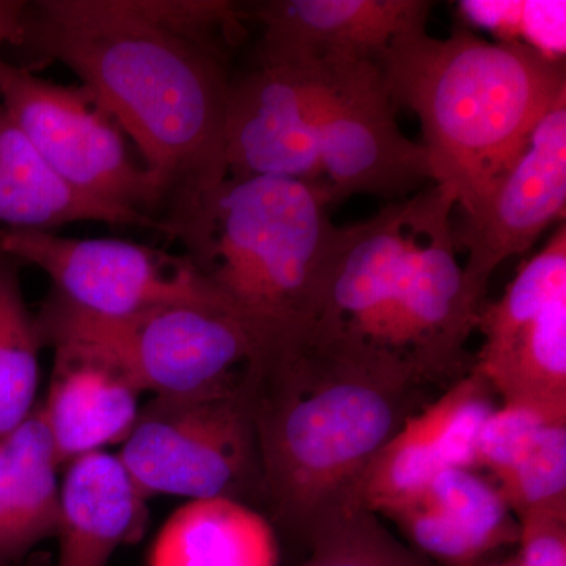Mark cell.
<instances>
[{
    "mask_svg": "<svg viewBox=\"0 0 566 566\" xmlns=\"http://www.w3.org/2000/svg\"><path fill=\"white\" fill-rule=\"evenodd\" d=\"M245 18L229 0H35L13 48L32 73L69 66L132 137L161 188L169 237L229 177L230 55Z\"/></svg>",
    "mask_w": 566,
    "mask_h": 566,
    "instance_id": "1",
    "label": "cell"
},
{
    "mask_svg": "<svg viewBox=\"0 0 566 566\" xmlns=\"http://www.w3.org/2000/svg\"><path fill=\"white\" fill-rule=\"evenodd\" d=\"M420 387L389 354L316 329L297 348L249 364L243 390L271 524L305 543L331 517L359 509L365 472L417 412Z\"/></svg>",
    "mask_w": 566,
    "mask_h": 566,
    "instance_id": "2",
    "label": "cell"
},
{
    "mask_svg": "<svg viewBox=\"0 0 566 566\" xmlns=\"http://www.w3.org/2000/svg\"><path fill=\"white\" fill-rule=\"evenodd\" d=\"M395 107L419 117L436 186L471 216L512 166L546 112L566 96L565 62L455 28L401 33L379 59Z\"/></svg>",
    "mask_w": 566,
    "mask_h": 566,
    "instance_id": "3",
    "label": "cell"
},
{
    "mask_svg": "<svg viewBox=\"0 0 566 566\" xmlns=\"http://www.w3.org/2000/svg\"><path fill=\"white\" fill-rule=\"evenodd\" d=\"M326 188L289 178H230L170 238L252 345L251 363L297 348L326 305L338 227Z\"/></svg>",
    "mask_w": 566,
    "mask_h": 566,
    "instance_id": "4",
    "label": "cell"
},
{
    "mask_svg": "<svg viewBox=\"0 0 566 566\" xmlns=\"http://www.w3.org/2000/svg\"><path fill=\"white\" fill-rule=\"evenodd\" d=\"M36 316L51 348L93 354L123 371L140 392L180 397L241 385L252 345L221 308L172 304L126 316H98L48 294Z\"/></svg>",
    "mask_w": 566,
    "mask_h": 566,
    "instance_id": "5",
    "label": "cell"
},
{
    "mask_svg": "<svg viewBox=\"0 0 566 566\" xmlns=\"http://www.w3.org/2000/svg\"><path fill=\"white\" fill-rule=\"evenodd\" d=\"M117 457L147 499L170 494L264 504L243 381L212 392L153 398L140 408Z\"/></svg>",
    "mask_w": 566,
    "mask_h": 566,
    "instance_id": "6",
    "label": "cell"
},
{
    "mask_svg": "<svg viewBox=\"0 0 566 566\" xmlns=\"http://www.w3.org/2000/svg\"><path fill=\"white\" fill-rule=\"evenodd\" d=\"M0 104L76 191L166 227L161 188L133 158L126 134L85 85L55 84L2 61Z\"/></svg>",
    "mask_w": 566,
    "mask_h": 566,
    "instance_id": "7",
    "label": "cell"
},
{
    "mask_svg": "<svg viewBox=\"0 0 566 566\" xmlns=\"http://www.w3.org/2000/svg\"><path fill=\"white\" fill-rule=\"evenodd\" d=\"M453 211L455 202L439 186L419 193L408 260L364 340L392 356L422 386L461 367L465 340L483 307L465 292L452 237Z\"/></svg>",
    "mask_w": 566,
    "mask_h": 566,
    "instance_id": "8",
    "label": "cell"
},
{
    "mask_svg": "<svg viewBox=\"0 0 566 566\" xmlns=\"http://www.w3.org/2000/svg\"><path fill=\"white\" fill-rule=\"evenodd\" d=\"M315 63L314 122L331 203L359 193L400 199L433 180L423 145L398 126L378 63Z\"/></svg>",
    "mask_w": 566,
    "mask_h": 566,
    "instance_id": "9",
    "label": "cell"
},
{
    "mask_svg": "<svg viewBox=\"0 0 566 566\" xmlns=\"http://www.w3.org/2000/svg\"><path fill=\"white\" fill-rule=\"evenodd\" d=\"M0 251L40 268L51 279L52 296L85 314L126 316L172 304L227 312L185 253L51 232H0Z\"/></svg>",
    "mask_w": 566,
    "mask_h": 566,
    "instance_id": "10",
    "label": "cell"
},
{
    "mask_svg": "<svg viewBox=\"0 0 566 566\" xmlns=\"http://www.w3.org/2000/svg\"><path fill=\"white\" fill-rule=\"evenodd\" d=\"M566 207V96L538 122L526 147L494 182L479 210L452 219L457 251L468 252L465 292L483 304L488 282L510 256L532 248Z\"/></svg>",
    "mask_w": 566,
    "mask_h": 566,
    "instance_id": "11",
    "label": "cell"
},
{
    "mask_svg": "<svg viewBox=\"0 0 566 566\" xmlns=\"http://www.w3.org/2000/svg\"><path fill=\"white\" fill-rule=\"evenodd\" d=\"M315 81L314 62L255 65L233 77L226 117L230 178H289L324 188Z\"/></svg>",
    "mask_w": 566,
    "mask_h": 566,
    "instance_id": "12",
    "label": "cell"
},
{
    "mask_svg": "<svg viewBox=\"0 0 566 566\" xmlns=\"http://www.w3.org/2000/svg\"><path fill=\"white\" fill-rule=\"evenodd\" d=\"M427 0H264L245 7L262 25L255 65L379 62L401 33L428 24Z\"/></svg>",
    "mask_w": 566,
    "mask_h": 566,
    "instance_id": "13",
    "label": "cell"
},
{
    "mask_svg": "<svg viewBox=\"0 0 566 566\" xmlns=\"http://www.w3.org/2000/svg\"><path fill=\"white\" fill-rule=\"evenodd\" d=\"M419 196L338 227L326 305L316 329L364 342L392 296L415 240Z\"/></svg>",
    "mask_w": 566,
    "mask_h": 566,
    "instance_id": "14",
    "label": "cell"
},
{
    "mask_svg": "<svg viewBox=\"0 0 566 566\" xmlns=\"http://www.w3.org/2000/svg\"><path fill=\"white\" fill-rule=\"evenodd\" d=\"M54 349L50 389L41 405L59 468L125 441L139 417V387L107 360Z\"/></svg>",
    "mask_w": 566,
    "mask_h": 566,
    "instance_id": "15",
    "label": "cell"
},
{
    "mask_svg": "<svg viewBox=\"0 0 566 566\" xmlns=\"http://www.w3.org/2000/svg\"><path fill=\"white\" fill-rule=\"evenodd\" d=\"M63 469L55 566H107L117 547L144 532L148 499L120 458L104 450Z\"/></svg>",
    "mask_w": 566,
    "mask_h": 566,
    "instance_id": "16",
    "label": "cell"
},
{
    "mask_svg": "<svg viewBox=\"0 0 566 566\" xmlns=\"http://www.w3.org/2000/svg\"><path fill=\"white\" fill-rule=\"evenodd\" d=\"M74 222L139 227L166 234V227L150 216L76 191L0 104V232H51Z\"/></svg>",
    "mask_w": 566,
    "mask_h": 566,
    "instance_id": "17",
    "label": "cell"
},
{
    "mask_svg": "<svg viewBox=\"0 0 566 566\" xmlns=\"http://www.w3.org/2000/svg\"><path fill=\"white\" fill-rule=\"evenodd\" d=\"M57 457L40 401L21 427L0 441V565L21 564L55 536Z\"/></svg>",
    "mask_w": 566,
    "mask_h": 566,
    "instance_id": "18",
    "label": "cell"
},
{
    "mask_svg": "<svg viewBox=\"0 0 566 566\" xmlns=\"http://www.w3.org/2000/svg\"><path fill=\"white\" fill-rule=\"evenodd\" d=\"M148 566H279L277 535L243 502L189 501L159 532Z\"/></svg>",
    "mask_w": 566,
    "mask_h": 566,
    "instance_id": "19",
    "label": "cell"
},
{
    "mask_svg": "<svg viewBox=\"0 0 566 566\" xmlns=\"http://www.w3.org/2000/svg\"><path fill=\"white\" fill-rule=\"evenodd\" d=\"M472 367L502 400L566 417V294L526 324L497 359Z\"/></svg>",
    "mask_w": 566,
    "mask_h": 566,
    "instance_id": "20",
    "label": "cell"
},
{
    "mask_svg": "<svg viewBox=\"0 0 566 566\" xmlns=\"http://www.w3.org/2000/svg\"><path fill=\"white\" fill-rule=\"evenodd\" d=\"M21 263L0 251V441L35 409L41 340L36 316L22 293Z\"/></svg>",
    "mask_w": 566,
    "mask_h": 566,
    "instance_id": "21",
    "label": "cell"
},
{
    "mask_svg": "<svg viewBox=\"0 0 566 566\" xmlns=\"http://www.w3.org/2000/svg\"><path fill=\"white\" fill-rule=\"evenodd\" d=\"M566 294V223L549 238L545 248L521 264L501 300L483 305L479 327L483 345L474 365L493 363L526 324Z\"/></svg>",
    "mask_w": 566,
    "mask_h": 566,
    "instance_id": "22",
    "label": "cell"
},
{
    "mask_svg": "<svg viewBox=\"0 0 566 566\" xmlns=\"http://www.w3.org/2000/svg\"><path fill=\"white\" fill-rule=\"evenodd\" d=\"M439 471L442 464L433 439L417 411L368 465L357 491V505L379 516L390 515L422 497Z\"/></svg>",
    "mask_w": 566,
    "mask_h": 566,
    "instance_id": "23",
    "label": "cell"
},
{
    "mask_svg": "<svg viewBox=\"0 0 566 566\" xmlns=\"http://www.w3.org/2000/svg\"><path fill=\"white\" fill-rule=\"evenodd\" d=\"M422 499L442 517L485 551L486 556L504 546L516 545L517 521L495 483L474 469L447 468L439 471Z\"/></svg>",
    "mask_w": 566,
    "mask_h": 566,
    "instance_id": "24",
    "label": "cell"
},
{
    "mask_svg": "<svg viewBox=\"0 0 566 566\" xmlns=\"http://www.w3.org/2000/svg\"><path fill=\"white\" fill-rule=\"evenodd\" d=\"M301 566H438L406 545L368 510H349L316 527Z\"/></svg>",
    "mask_w": 566,
    "mask_h": 566,
    "instance_id": "25",
    "label": "cell"
},
{
    "mask_svg": "<svg viewBox=\"0 0 566 566\" xmlns=\"http://www.w3.org/2000/svg\"><path fill=\"white\" fill-rule=\"evenodd\" d=\"M494 390L471 368L438 400L423 406L420 419L433 439L442 469H476V447L488 416L495 408Z\"/></svg>",
    "mask_w": 566,
    "mask_h": 566,
    "instance_id": "26",
    "label": "cell"
},
{
    "mask_svg": "<svg viewBox=\"0 0 566 566\" xmlns=\"http://www.w3.org/2000/svg\"><path fill=\"white\" fill-rule=\"evenodd\" d=\"M465 24L494 33L501 43L531 48L553 62H565V2H458Z\"/></svg>",
    "mask_w": 566,
    "mask_h": 566,
    "instance_id": "27",
    "label": "cell"
},
{
    "mask_svg": "<svg viewBox=\"0 0 566 566\" xmlns=\"http://www.w3.org/2000/svg\"><path fill=\"white\" fill-rule=\"evenodd\" d=\"M494 480L515 517L566 502V420L545 424L526 453Z\"/></svg>",
    "mask_w": 566,
    "mask_h": 566,
    "instance_id": "28",
    "label": "cell"
},
{
    "mask_svg": "<svg viewBox=\"0 0 566 566\" xmlns=\"http://www.w3.org/2000/svg\"><path fill=\"white\" fill-rule=\"evenodd\" d=\"M557 420H566V417L521 401H502L483 423L476 447V468L488 469L493 476L502 474L526 453L545 424Z\"/></svg>",
    "mask_w": 566,
    "mask_h": 566,
    "instance_id": "29",
    "label": "cell"
},
{
    "mask_svg": "<svg viewBox=\"0 0 566 566\" xmlns=\"http://www.w3.org/2000/svg\"><path fill=\"white\" fill-rule=\"evenodd\" d=\"M520 566H566V502L538 506L516 517Z\"/></svg>",
    "mask_w": 566,
    "mask_h": 566,
    "instance_id": "30",
    "label": "cell"
},
{
    "mask_svg": "<svg viewBox=\"0 0 566 566\" xmlns=\"http://www.w3.org/2000/svg\"><path fill=\"white\" fill-rule=\"evenodd\" d=\"M25 7V0H0V62L3 61V51L20 40Z\"/></svg>",
    "mask_w": 566,
    "mask_h": 566,
    "instance_id": "31",
    "label": "cell"
},
{
    "mask_svg": "<svg viewBox=\"0 0 566 566\" xmlns=\"http://www.w3.org/2000/svg\"><path fill=\"white\" fill-rule=\"evenodd\" d=\"M0 566H44L43 560H40V557L35 558H25L24 562H21V564H13V565H0Z\"/></svg>",
    "mask_w": 566,
    "mask_h": 566,
    "instance_id": "32",
    "label": "cell"
},
{
    "mask_svg": "<svg viewBox=\"0 0 566 566\" xmlns=\"http://www.w3.org/2000/svg\"><path fill=\"white\" fill-rule=\"evenodd\" d=\"M479 566H520L516 564V560L513 562H506V564H497V565H479Z\"/></svg>",
    "mask_w": 566,
    "mask_h": 566,
    "instance_id": "33",
    "label": "cell"
}]
</instances>
